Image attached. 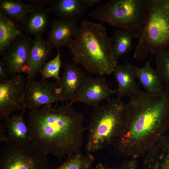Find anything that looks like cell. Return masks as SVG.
<instances>
[{
  "label": "cell",
  "mask_w": 169,
  "mask_h": 169,
  "mask_svg": "<svg viewBox=\"0 0 169 169\" xmlns=\"http://www.w3.org/2000/svg\"><path fill=\"white\" fill-rule=\"evenodd\" d=\"M5 126L2 123L0 125V141L1 142H6L8 140L6 130L4 129Z\"/></svg>",
  "instance_id": "cell-30"
},
{
  "label": "cell",
  "mask_w": 169,
  "mask_h": 169,
  "mask_svg": "<svg viewBox=\"0 0 169 169\" xmlns=\"http://www.w3.org/2000/svg\"><path fill=\"white\" fill-rule=\"evenodd\" d=\"M64 70L56 83L64 100L70 101L81 88L88 76L81 71L77 63H69L64 67Z\"/></svg>",
  "instance_id": "cell-12"
},
{
  "label": "cell",
  "mask_w": 169,
  "mask_h": 169,
  "mask_svg": "<svg viewBox=\"0 0 169 169\" xmlns=\"http://www.w3.org/2000/svg\"><path fill=\"white\" fill-rule=\"evenodd\" d=\"M24 113L19 115L13 114L4 120L8 140L21 144L31 143L27 125L23 118Z\"/></svg>",
  "instance_id": "cell-22"
},
{
  "label": "cell",
  "mask_w": 169,
  "mask_h": 169,
  "mask_svg": "<svg viewBox=\"0 0 169 169\" xmlns=\"http://www.w3.org/2000/svg\"><path fill=\"white\" fill-rule=\"evenodd\" d=\"M116 93V90L110 87L105 78L88 76L70 103L73 104L75 102H80L94 107L99 105L102 101L110 99Z\"/></svg>",
  "instance_id": "cell-11"
},
{
  "label": "cell",
  "mask_w": 169,
  "mask_h": 169,
  "mask_svg": "<svg viewBox=\"0 0 169 169\" xmlns=\"http://www.w3.org/2000/svg\"><path fill=\"white\" fill-rule=\"evenodd\" d=\"M146 154L145 169H169V136H163Z\"/></svg>",
  "instance_id": "cell-17"
},
{
  "label": "cell",
  "mask_w": 169,
  "mask_h": 169,
  "mask_svg": "<svg viewBox=\"0 0 169 169\" xmlns=\"http://www.w3.org/2000/svg\"><path fill=\"white\" fill-rule=\"evenodd\" d=\"M49 11L61 18L76 20L82 18L89 6L85 0H52Z\"/></svg>",
  "instance_id": "cell-16"
},
{
  "label": "cell",
  "mask_w": 169,
  "mask_h": 169,
  "mask_svg": "<svg viewBox=\"0 0 169 169\" xmlns=\"http://www.w3.org/2000/svg\"><path fill=\"white\" fill-rule=\"evenodd\" d=\"M114 73L118 83L116 94L118 98L121 99L126 96L131 98L139 91V84L136 81V75L127 62L125 65H118Z\"/></svg>",
  "instance_id": "cell-15"
},
{
  "label": "cell",
  "mask_w": 169,
  "mask_h": 169,
  "mask_svg": "<svg viewBox=\"0 0 169 169\" xmlns=\"http://www.w3.org/2000/svg\"><path fill=\"white\" fill-rule=\"evenodd\" d=\"M26 84L21 74L0 83V116L5 119L15 111L24 112Z\"/></svg>",
  "instance_id": "cell-8"
},
{
  "label": "cell",
  "mask_w": 169,
  "mask_h": 169,
  "mask_svg": "<svg viewBox=\"0 0 169 169\" xmlns=\"http://www.w3.org/2000/svg\"><path fill=\"white\" fill-rule=\"evenodd\" d=\"M48 8H39L30 13L21 23L24 31L35 37H42L49 23Z\"/></svg>",
  "instance_id": "cell-21"
},
{
  "label": "cell",
  "mask_w": 169,
  "mask_h": 169,
  "mask_svg": "<svg viewBox=\"0 0 169 169\" xmlns=\"http://www.w3.org/2000/svg\"><path fill=\"white\" fill-rule=\"evenodd\" d=\"M85 2L89 7H91L93 5L101 3V0H85Z\"/></svg>",
  "instance_id": "cell-31"
},
{
  "label": "cell",
  "mask_w": 169,
  "mask_h": 169,
  "mask_svg": "<svg viewBox=\"0 0 169 169\" xmlns=\"http://www.w3.org/2000/svg\"><path fill=\"white\" fill-rule=\"evenodd\" d=\"M72 105L63 103L57 108L50 105L30 110L27 126L31 143L59 159L79 151L87 128L83 125V114L76 112Z\"/></svg>",
  "instance_id": "cell-2"
},
{
  "label": "cell",
  "mask_w": 169,
  "mask_h": 169,
  "mask_svg": "<svg viewBox=\"0 0 169 169\" xmlns=\"http://www.w3.org/2000/svg\"><path fill=\"white\" fill-rule=\"evenodd\" d=\"M127 118L126 104L118 98L110 99L105 105L94 107L87 127L88 153L112 145L124 132Z\"/></svg>",
  "instance_id": "cell-4"
},
{
  "label": "cell",
  "mask_w": 169,
  "mask_h": 169,
  "mask_svg": "<svg viewBox=\"0 0 169 169\" xmlns=\"http://www.w3.org/2000/svg\"><path fill=\"white\" fill-rule=\"evenodd\" d=\"M21 24L0 11V54L2 55L16 40L23 35Z\"/></svg>",
  "instance_id": "cell-19"
},
{
  "label": "cell",
  "mask_w": 169,
  "mask_h": 169,
  "mask_svg": "<svg viewBox=\"0 0 169 169\" xmlns=\"http://www.w3.org/2000/svg\"><path fill=\"white\" fill-rule=\"evenodd\" d=\"M57 83L42 79L39 81L33 79L26 83L24 104L30 110L41 106L51 105L53 103L63 102Z\"/></svg>",
  "instance_id": "cell-9"
},
{
  "label": "cell",
  "mask_w": 169,
  "mask_h": 169,
  "mask_svg": "<svg viewBox=\"0 0 169 169\" xmlns=\"http://www.w3.org/2000/svg\"><path fill=\"white\" fill-rule=\"evenodd\" d=\"M1 150L0 169H51L47 155L32 143L8 140Z\"/></svg>",
  "instance_id": "cell-7"
},
{
  "label": "cell",
  "mask_w": 169,
  "mask_h": 169,
  "mask_svg": "<svg viewBox=\"0 0 169 169\" xmlns=\"http://www.w3.org/2000/svg\"><path fill=\"white\" fill-rule=\"evenodd\" d=\"M33 39L23 35L14 42L8 48L1 60L12 76L22 73L26 74L29 56Z\"/></svg>",
  "instance_id": "cell-10"
},
{
  "label": "cell",
  "mask_w": 169,
  "mask_h": 169,
  "mask_svg": "<svg viewBox=\"0 0 169 169\" xmlns=\"http://www.w3.org/2000/svg\"><path fill=\"white\" fill-rule=\"evenodd\" d=\"M61 66L60 54L58 49L55 57L48 62L42 70L40 74L42 75V79H47L53 78L57 80H58L60 77L59 74Z\"/></svg>",
  "instance_id": "cell-26"
},
{
  "label": "cell",
  "mask_w": 169,
  "mask_h": 169,
  "mask_svg": "<svg viewBox=\"0 0 169 169\" xmlns=\"http://www.w3.org/2000/svg\"><path fill=\"white\" fill-rule=\"evenodd\" d=\"M29 3L36 6L44 8V7L49 3L50 0H28Z\"/></svg>",
  "instance_id": "cell-29"
},
{
  "label": "cell",
  "mask_w": 169,
  "mask_h": 169,
  "mask_svg": "<svg viewBox=\"0 0 169 169\" xmlns=\"http://www.w3.org/2000/svg\"><path fill=\"white\" fill-rule=\"evenodd\" d=\"M126 105V125L112 145L113 151L117 156L137 158L169 130V93L151 94L140 90Z\"/></svg>",
  "instance_id": "cell-1"
},
{
  "label": "cell",
  "mask_w": 169,
  "mask_h": 169,
  "mask_svg": "<svg viewBox=\"0 0 169 169\" xmlns=\"http://www.w3.org/2000/svg\"><path fill=\"white\" fill-rule=\"evenodd\" d=\"M133 55L138 60L169 48V0H148L145 23Z\"/></svg>",
  "instance_id": "cell-5"
},
{
  "label": "cell",
  "mask_w": 169,
  "mask_h": 169,
  "mask_svg": "<svg viewBox=\"0 0 169 169\" xmlns=\"http://www.w3.org/2000/svg\"><path fill=\"white\" fill-rule=\"evenodd\" d=\"M94 156L90 153L82 154L80 151L69 156L60 166L51 169H92Z\"/></svg>",
  "instance_id": "cell-24"
},
{
  "label": "cell",
  "mask_w": 169,
  "mask_h": 169,
  "mask_svg": "<svg viewBox=\"0 0 169 169\" xmlns=\"http://www.w3.org/2000/svg\"><path fill=\"white\" fill-rule=\"evenodd\" d=\"M156 55V69L161 78L165 91L169 93V48Z\"/></svg>",
  "instance_id": "cell-25"
},
{
  "label": "cell",
  "mask_w": 169,
  "mask_h": 169,
  "mask_svg": "<svg viewBox=\"0 0 169 169\" xmlns=\"http://www.w3.org/2000/svg\"><path fill=\"white\" fill-rule=\"evenodd\" d=\"M138 36V32L129 28H119L114 31L110 38L112 52L116 59L130 51L133 40Z\"/></svg>",
  "instance_id": "cell-20"
},
{
  "label": "cell",
  "mask_w": 169,
  "mask_h": 169,
  "mask_svg": "<svg viewBox=\"0 0 169 169\" xmlns=\"http://www.w3.org/2000/svg\"><path fill=\"white\" fill-rule=\"evenodd\" d=\"M10 76L8 71L0 60V82L5 81L9 79Z\"/></svg>",
  "instance_id": "cell-28"
},
{
  "label": "cell",
  "mask_w": 169,
  "mask_h": 169,
  "mask_svg": "<svg viewBox=\"0 0 169 169\" xmlns=\"http://www.w3.org/2000/svg\"><path fill=\"white\" fill-rule=\"evenodd\" d=\"M52 48L42 37L33 39L27 64V82L34 79L48 62Z\"/></svg>",
  "instance_id": "cell-14"
},
{
  "label": "cell",
  "mask_w": 169,
  "mask_h": 169,
  "mask_svg": "<svg viewBox=\"0 0 169 169\" xmlns=\"http://www.w3.org/2000/svg\"><path fill=\"white\" fill-rule=\"evenodd\" d=\"M39 8H43L20 0H0V11L21 24L30 13Z\"/></svg>",
  "instance_id": "cell-23"
},
{
  "label": "cell",
  "mask_w": 169,
  "mask_h": 169,
  "mask_svg": "<svg viewBox=\"0 0 169 169\" xmlns=\"http://www.w3.org/2000/svg\"><path fill=\"white\" fill-rule=\"evenodd\" d=\"M148 0H110L99 4L90 16L115 27L139 32L145 22Z\"/></svg>",
  "instance_id": "cell-6"
},
{
  "label": "cell",
  "mask_w": 169,
  "mask_h": 169,
  "mask_svg": "<svg viewBox=\"0 0 169 169\" xmlns=\"http://www.w3.org/2000/svg\"><path fill=\"white\" fill-rule=\"evenodd\" d=\"M136 158H129L122 163L121 165L116 168L108 167L101 163L98 164L95 169H138V164Z\"/></svg>",
  "instance_id": "cell-27"
},
{
  "label": "cell",
  "mask_w": 169,
  "mask_h": 169,
  "mask_svg": "<svg viewBox=\"0 0 169 169\" xmlns=\"http://www.w3.org/2000/svg\"><path fill=\"white\" fill-rule=\"evenodd\" d=\"M68 47L74 62L82 64L91 74L109 75L118 65L110 38L101 23L83 20L77 35Z\"/></svg>",
  "instance_id": "cell-3"
},
{
  "label": "cell",
  "mask_w": 169,
  "mask_h": 169,
  "mask_svg": "<svg viewBox=\"0 0 169 169\" xmlns=\"http://www.w3.org/2000/svg\"><path fill=\"white\" fill-rule=\"evenodd\" d=\"M136 75L146 92L151 94H160L165 91L161 78L156 69L152 68L147 61L142 67L131 64Z\"/></svg>",
  "instance_id": "cell-18"
},
{
  "label": "cell",
  "mask_w": 169,
  "mask_h": 169,
  "mask_svg": "<svg viewBox=\"0 0 169 169\" xmlns=\"http://www.w3.org/2000/svg\"><path fill=\"white\" fill-rule=\"evenodd\" d=\"M50 25L51 29L47 33L46 40L52 48L58 49L61 46H68L79 29L76 20L55 19Z\"/></svg>",
  "instance_id": "cell-13"
}]
</instances>
